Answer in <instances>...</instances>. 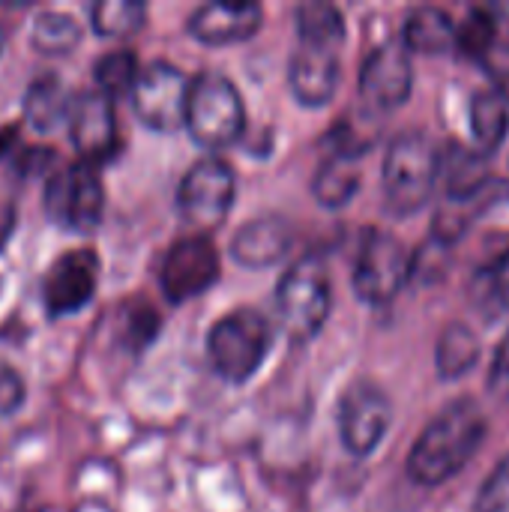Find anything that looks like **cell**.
<instances>
[{
  "label": "cell",
  "mask_w": 509,
  "mask_h": 512,
  "mask_svg": "<svg viewBox=\"0 0 509 512\" xmlns=\"http://www.w3.org/2000/svg\"><path fill=\"white\" fill-rule=\"evenodd\" d=\"M486 441V414L474 399L450 402L408 453V474L420 486H444Z\"/></svg>",
  "instance_id": "cell-1"
},
{
  "label": "cell",
  "mask_w": 509,
  "mask_h": 512,
  "mask_svg": "<svg viewBox=\"0 0 509 512\" xmlns=\"http://www.w3.org/2000/svg\"><path fill=\"white\" fill-rule=\"evenodd\" d=\"M441 156L429 135L402 132L390 141L384 156V201L396 216L423 210L435 192Z\"/></svg>",
  "instance_id": "cell-2"
},
{
  "label": "cell",
  "mask_w": 509,
  "mask_h": 512,
  "mask_svg": "<svg viewBox=\"0 0 509 512\" xmlns=\"http://www.w3.org/2000/svg\"><path fill=\"white\" fill-rule=\"evenodd\" d=\"M246 126V108L231 78L219 72H201L189 87L186 129L210 150L231 147Z\"/></svg>",
  "instance_id": "cell-3"
},
{
  "label": "cell",
  "mask_w": 509,
  "mask_h": 512,
  "mask_svg": "<svg viewBox=\"0 0 509 512\" xmlns=\"http://www.w3.org/2000/svg\"><path fill=\"white\" fill-rule=\"evenodd\" d=\"M42 210L54 225L75 234H90L99 228L105 213V186L99 168L81 159L54 168L45 180Z\"/></svg>",
  "instance_id": "cell-4"
},
{
  "label": "cell",
  "mask_w": 509,
  "mask_h": 512,
  "mask_svg": "<svg viewBox=\"0 0 509 512\" xmlns=\"http://www.w3.org/2000/svg\"><path fill=\"white\" fill-rule=\"evenodd\" d=\"M273 345L270 324L255 309H237L213 324L207 336V351L213 369L228 384H246L264 363Z\"/></svg>",
  "instance_id": "cell-5"
},
{
  "label": "cell",
  "mask_w": 509,
  "mask_h": 512,
  "mask_svg": "<svg viewBox=\"0 0 509 512\" xmlns=\"http://www.w3.org/2000/svg\"><path fill=\"white\" fill-rule=\"evenodd\" d=\"M330 306H333L330 276L318 258H303L282 276L276 291V309L285 333L294 342L315 339L330 318Z\"/></svg>",
  "instance_id": "cell-6"
},
{
  "label": "cell",
  "mask_w": 509,
  "mask_h": 512,
  "mask_svg": "<svg viewBox=\"0 0 509 512\" xmlns=\"http://www.w3.org/2000/svg\"><path fill=\"white\" fill-rule=\"evenodd\" d=\"M237 180L228 162L207 156L198 159L180 180L177 189V210L183 222L195 225L201 234L213 231L225 222L231 204H234Z\"/></svg>",
  "instance_id": "cell-7"
},
{
  "label": "cell",
  "mask_w": 509,
  "mask_h": 512,
  "mask_svg": "<svg viewBox=\"0 0 509 512\" xmlns=\"http://www.w3.org/2000/svg\"><path fill=\"white\" fill-rule=\"evenodd\" d=\"M189 87L192 81L174 63L153 60L150 66L141 69L138 84L129 96L135 117L153 132H174L186 126Z\"/></svg>",
  "instance_id": "cell-8"
},
{
  "label": "cell",
  "mask_w": 509,
  "mask_h": 512,
  "mask_svg": "<svg viewBox=\"0 0 509 512\" xmlns=\"http://www.w3.org/2000/svg\"><path fill=\"white\" fill-rule=\"evenodd\" d=\"M411 273H414L411 252L393 234L369 231L354 264V291L360 300L381 306L390 303L405 288Z\"/></svg>",
  "instance_id": "cell-9"
},
{
  "label": "cell",
  "mask_w": 509,
  "mask_h": 512,
  "mask_svg": "<svg viewBox=\"0 0 509 512\" xmlns=\"http://www.w3.org/2000/svg\"><path fill=\"white\" fill-rule=\"evenodd\" d=\"M96 285H99L96 249L78 246V249L57 255L39 282V297H42L45 315L54 321V318H66V315L81 312L96 297Z\"/></svg>",
  "instance_id": "cell-10"
},
{
  "label": "cell",
  "mask_w": 509,
  "mask_h": 512,
  "mask_svg": "<svg viewBox=\"0 0 509 512\" xmlns=\"http://www.w3.org/2000/svg\"><path fill=\"white\" fill-rule=\"evenodd\" d=\"M69 141L81 162L105 165L120 150V132L114 117V102L99 90H81L72 96L69 117H66Z\"/></svg>",
  "instance_id": "cell-11"
},
{
  "label": "cell",
  "mask_w": 509,
  "mask_h": 512,
  "mask_svg": "<svg viewBox=\"0 0 509 512\" xmlns=\"http://www.w3.org/2000/svg\"><path fill=\"white\" fill-rule=\"evenodd\" d=\"M219 279V252L207 234L177 240L159 267V285L168 303H186L201 297Z\"/></svg>",
  "instance_id": "cell-12"
},
{
  "label": "cell",
  "mask_w": 509,
  "mask_h": 512,
  "mask_svg": "<svg viewBox=\"0 0 509 512\" xmlns=\"http://www.w3.org/2000/svg\"><path fill=\"white\" fill-rule=\"evenodd\" d=\"M390 426V399L372 381H354L339 399V435L348 453L366 459L378 450Z\"/></svg>",
  "instance_id": "cell-13"
},
{
  "label": "cell",
  "mask_w": 509,
  "mask_h": 512,
  "mask_svg": "<svg viewBox=\"0 0 509 512\" xmlns=\"http://www.w3.org/2000/svg\"><path fill=\"white\" fill-rule=\"evenodd\" d=\"M414 90V63L405 42H381L360 66V96L372 111H393Z\"/></svg>",
  "instance_id": "cell-14"
},
{
  "label": "cell",
  "mask_w": 509,
  "mask_h": 512,
  "mask_svg": "<svg viewBox=\"0 0 509 512\" xmlns=\"http://www.w3.org/2000/svg\"><path fill=\"white\" fill-rule=\"evenodd\" d=\"M288 84L300 105H327L339 87V48L300 42L288 63Z\"/></svg>",
  "instance_id": "cell-15"
},
{
  "label": "cell",
  "mask_w": 509,
  "mask_h": 512,
  "mask_svg": "<svg viewBox=\"0 0 509 512\" xmlns=\"http://www.w3.org/2000/svg\"><path fill=\"white\" fill-rule=\"evenodd\" d=\"M264 21L261 3L252 0H213L192 12L189 33L204 45H231L258 33Z\"/></svg>",
  "instance_id": "cell-16"
},
{
  "label": "cell",
  "mask_w": 509,
  "mask_h": 512,
  "mask_svg": "<svg viewBox=\"0 0 509 512\" xmlns=\"http://www.w3.org/2000/svg\"><path fill=\"white\" fill-rule=\"evenodd\" d=\"M291 240H294L291 225L282 216H258L237 231L231 243V255L237 264L261 270L282 261L291 249Z\"/></svg>",
  "instance_id": "cell-17"
},
{
  "label": "cell",
  "mask_w": 509,
  "mask_h": 512,
  "mask_svg": "<svg viewBox=\"0 0 509 512\" xmlns=\"http://www.w3.org/2000/svg\"><path fill=\"white\" fill-rule=\"evenodd\" d=\"M72 96L75 93H69V87L54 72H42L27 84L21 96V114L30 123V129H36L39 135H51L66 123Z\"/></svg>",
  "instance_id": "cell-18"
},
{
  "label": "cell",
  "mask_w": 509,
  "mask_h": 512,
  "mask_svg": "<svg viewBox=\"0 0 509 512\" xmlns=\"http://www.w3.org/2000/svg\"><path fill=\"white\" fill-rule=\"evenodd\" d=\"M459 24L438 6H417L408 12L402 27V42L408 51L417 54H447L456 48Z\"/></svg>",
  "instance_id": "cell-19"
},
{
  "label": "cell",
  "mask_w": 509,
  "mask_h": 512,
  "mask_svg": "<svg viewBox=\"0 0 509 512\" xmlns=\"http://www.w3.org/2000/svg\"><path fill=\"white\" fill-rule=\"evenodd\" d=\"M471 132L480 153H495L509 132V93L504 87H486L471 102Z\"/></svg>",
  "instance_id": "cell-20"
},
{
  "label": "cell",
  "mask_w": 509,
  "mask_h": 512,
  "mask_svg": "<svg viewBox=\"0 0 509 512\" xmlns=\"http://www.w3.org/2000/svg\"><path fill=\"white\" fill-rule=\"evenodd\" d=\"M81 42V24L69 12L45 9L30 24V45L45 57H66Z\"/></svg>",
  "instance_id": "cell-21"
},
{
  "label": "cell",
  "mask_w": 509,
  "mask_h": 512,
  "mask_svg": "<svg viewBox=\"0 0 509 512\" xmlns=\"http://www.w3.org/2000/svg\"><path fill=\"white\" fill-rule=\"evenodd\" d=\"M480 360V339L468 324H450L441 339H438V351H435V363L441 378L453 381L468 375Z\"/></svg>",
  "instance_id": "cell-22"
},
{
  "label": "cell",
  "mask_w": 509,
  "mask_h": 512,
  "mask_svg": "<svg viewBox=\"0 0 509 512\" xmlns=\"http://www.w3.org/2000/svg\"><path fill=\"white\" fill-rule=\"evenodd\" d=\"M147 6L141 0H96L90 3V27L102 39H123L144 27Z\"/></svg>",
  "instance_id": "cell-23"
},
{
  "label": "cell",
  "mask_w": 509,
  "mask_h": 512,
  "mask_svg": "<svg viewBox=\"0 0 509 512\" xmlns=\"http://www.w3.org/2000/svg\"><path fill=\"white\" fill-rule=\"evenodd\" d=\"M297 33H300V42L342 48L345 18H342L339 6H333L327 0H306L297 6Z\"/></svg>",
  "instance_id": "cell-24"
},
{
  "label": "cell",
  "mask_w": 509,
  "mask_h": 512,
  "mask_svg": "<svg viewBox=\"0 0 509 512\" xmlns=\"http://www.w3.org/2000/svg\"><path fill=\"white\" fill-rule=\"evenodd\" d=\"M357 189H360V171H357V162H351V159L330 156L312 180V192H315L318 204H324L330 210L345 207L357 195Z\"/></svg>",
  "instance_id": "cell-25"
},
{
  "label": "cell",
  "mask_w": 509,
  "mask_h": 512,
  "mask_svg": "<svg viewBox=\"0 0 509 512\" xmlns=\"http://www.w3.org/2000/svg\"><path fill=\"white\" fill-rule=\"evenodd\" d=\"M471 291L489 315L509 312V243L477 267Z\"/></svg>",
  "instance_id": "cell-26"
},
{
  "label": "cell",
  "mask_w": 509,
  "mask_h": 512,
  "mask_svg": "<svg viewBox=\"0 0 509 512\" xmlns=\"http://www.w3.org/2000/svg\"><path fill=\"white\" fill-rule=\"evenodd\" d=\"M138 57L135 51L129 48H117V51H108L102 54L96 63H93V78H96V90L105 93L111 102L114 99H123V96H132L135 84H138Z\"/></svg>",
  "instance_id": "cell-27"
},
{
  "label": "cell",
  "mask_w": 509,
  "mask_h": 512,
  "mask_svg": "<svg viewBox=\"0 0 509 512\" xmlns=\"http://www.w3.org/2000/svg\"><path fill=\"white\" fill-rule=\"evenodd\" d=\"M495 39H498V18L492 9H483V6L471 9L456 30V48L474 60L486 57L492 51Z\"/></svg>",
  "instance_id": "cell-28"
},
{
  "label": "cell",
  "mask_w": 509,
  "mask_h": 512,
  "mask_svg": "<svg viewBox=\"0 0 509 512\" xmlns=\"http://www.w3.org/2000/svg\"><path fill=\"white\" fill-rule=\"evenodd\" d=\"M162 330V318L156 315L153 306H138L132 312H126V327H123V342L132 354H141L144 348H150L156 342Z\"/></svg>",
  "instance_id": "cell-29"
},
{
  "label": "cell",
  "mask_w": 509,
  "mask_h": 512,
  "mask_svg": "<svg viewBox=\"0 0 509 512\" xmlns=\"http://www.w3.org/2000/svg\"><path fill=\"white\" fill-rule=\"evenodd\" d=\"M474 512H509V459H504L477 495Z\"/></svg>",
  "instance_id": "cell-30"
},
{
  "label": "cell",
  "mask_w": 509,
  "mask_h": 512,
  "mask_svg": "<svg viewBox=\"0 0 509 512\" xmlns=\"http://www.w3.org/2000/svg\"><path fill=\"white\" fill-rule=\"evenodd\" d=\"M27 402V384L21 378V372L0 360V417H12L24 408Z\"/></svg>",
  "instance_id": "cell-31"
},
{
  "label": "cell",
  "mask_w": 509,
  "mask_h": 512,
  "mask_svg": "<svg viewBox=\"0 0 509 512\" xmlns=\"http://www.w3.org/2000/svg\"><path fill=\"white\" fill-rule=\"evenodd\" d=\"M54 162H57V153L51 147H27L12 159V171L18 177H33V174L48 171V165H54Z\"/></svg>",
  "instance_id": "cell-32"
},
{
  "label": "cell",
  "mask_w": 509,
  "mask_h": 512,
  "mask_svg": "<svg viewBox=\"0 0 509 512\" xmlns=\"http://www.w3.org/2000/svg\"><path fill=\"white\" fill-rule=\"evenodd\" d=\"M489 387H492V393L498 399H509V333L495 351L492 372H489Z\"/></svg>",
  "instance_id": "cell-33"
},
{
  "label": "cell",
  "mask_w": 509,
  "mask_h": 512,
  "mask_svg": "<svg viewBox=\"0 0 509 512\" xmlns=\"http://www.w3.org/2000/svg\"><path fill=\"white\" fill-rule=\"evenodd\" d=\"M15 222H18L15 198H12V192H3V189H0V249H3V246H6V240L12 237Z\"/></svg>",
  "instance_id": "cell-34"
},
{
  "label": "cell",
  "mask_w": 509,
  "mask_h": 512,
  "mask_svg": "<svg viewBox=\"0 0 509 512\" xmlns=\"http://www.w3.org/2000/svg\"><path fill=\"white\" fill-rule=\"evenodd\" d=\"M15 141H18V123H3V126H0V162H3L6 156H12Z\"/></svg>",
  "instance_id": "cell-35"
},
{
  "label": "cell",
  "mask_w": 509,
  "mask_h": 512,
  "mask_svg": "<svg viewBox=\"0 0 509 512\" xmlns=\"http://www.w3.org/2000/svg\"><path fill=\"white\" fill-rule=\"evenodd\" d=\"M0 51H3V27H0Z\"/></svg>",
  "instance_id": "cell-36"
}]
</instances>
